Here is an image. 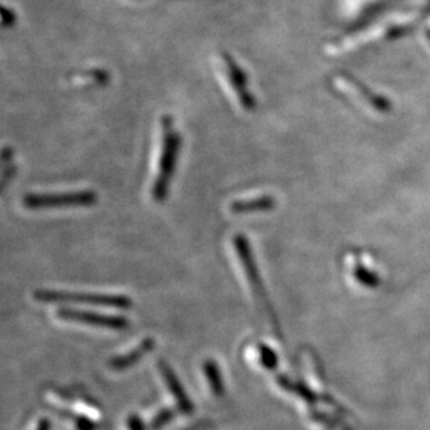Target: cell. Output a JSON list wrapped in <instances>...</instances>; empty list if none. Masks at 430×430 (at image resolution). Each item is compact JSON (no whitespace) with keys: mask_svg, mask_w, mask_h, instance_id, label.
<instances>
[{"mask_svg":"<svg viewBox=\"0 0 430 430\" xmlns=\"http://www.w3.org/2000/svg\"><path fill=\"white\" fill-rule=\"evenodd\" d=\"M176 412L170 408L167 409H162L160 412H157V417L152 419L151 422V428L154 430L162 429L164 425H167L173 418H174Z\"/></svg>","mask_w":430,"mask_h":430,"instance_id":"8fae6325","label":"cell"},{"mask_svg":"<svg viewBox=\"0 0 430 430\" xmlns=\"http://www.w3.org/2000/svg\"><path fill=\"white\" fill-rule=\"evenodd\" d=\"M34 297L40 302H76L89 304L98 307H109L125 310L132 305L131 300L124 295H109V294H85V293H63V291H47L40 290L34 293Z\"/></svg>","mask_w":430,"mask_h":430,"instance_id":"7a4b0ae2","label":"cell"},{"mask_svg":"<svg viewBox=\"0 0 430 430\" xmlns=\"http://www.w3.org/2000/svg\"><path fill=\"white\" fill-rule=\"evenodd\" d=\"M35 430H50V424H49V421L45 418V419H40V424H38V426H37V429Z\"/></svg>","mask_w":430,"mask_h":430,"instance_id":"5bb4252c","label":"cell"},{"mask_svg":"<svg viewBox=\"0 0 430 430\" xmlns=\"http://www.w3.org/2000/svg\"><path fill=\"white\" fill-rule=\"evenodd\" d=\"M233 244H234L239 264H241V266H242V269L245 272V276H247V278H248V281H249L254 293L256 295H259V297L264 298L262 283H261V278H259L258 269L255 266V261H254V256H252L248 239L244 235H235Z\"/></svg>","mask_w":430,"mask_h":430,"instance_id":"8992f818","label":"cell"},{"mask_svg":"<svg viewBox=\"0 0 430 430\" xmlns=\"http://www.w3.org/2000/svg\"><path fill=\"white\" fill-rule=\"evenodd\" d=\"M259 358H261V363L264 365V368L266 369H274L277 365V356L274 353L273 350H271L266 346H261L259 347Z\"/></svg>","mask_w":430,"mask_h":430,"instance_id":"7c38bea8","label":"cell"},{"mask_svg":"<svg viewBox=\"0 0 430 430\" xmlns=\"http://www.w3.org/2000/svg\"><path fill=\"white\" fill-rule=\"evenodd\" d=\"M154 347H155V340L145 339L135 350H131L124 355H118L116 358H113L111 361V368L115 370H124V369L132 366L134 363H137L144 355L152 351Z\"/></svg>","mask_w":430,"mask_h":430,"instance_id":"ba28073f","label":"cell"},{"mask_svg":"<svg viewBox=\"0 0 430 430\" xmlns=\"http://www.w3.org/2000/svg\"><path fill=\"white\" fill-rule=\"evenodd\" d=\"M96 196L91 190L67 191V193H47L30 194L24 198V206L30 209H52V208H73L89 206L95 203Z\"/></svg>","mask_w":430,"mask_h":430,"instance_id":"3957f363","label":"cell"},{"mask_svg":"<svg viewBox=\"0 0 430 430\" xmlns=\"http://www.w3.org/2000/svg\"><path fill=\"white\" fill-rule=\"evenodd\" d=\"M159 369H160V373H162V378H163L164 383L167 385V387L171 392V395H173L177 407L180 408V411L184 412V414H191L194 411V405H193L190 397L186 394V391L183 389V386H181L179 378L176 376V373L164 362L159 363Z\"/></svg>","mask_w":430,"mask_h":430,"instance_id":"52a82bcc","label":"cell"},{"mask_svg":"<svg viewBox=\"0 0 430 430\" xmlns=\"http://www.w3.org/2000/svg\"><path fill=\"white\" fill-rule=\"evenodd\" d=\"M273 206V199L268 196H251L234 200L230 205L233 213H255L268 210Z\"/></svg>","mask_w":430,"mask_h":430,"instance_id":"9c48e42d","label":"cell"},{"mask_svg":"<svg viewBox=\"0 0 430 430\" xmlns=\"http://www.w3.org/2000/svg\"><path fill=\"white\" fill-rule=\"evenodd\" d=\"M128 428L130 430H145L144 424L141 422V419L137 415H131L128 418Z\"/></svg>","mask_w":430,"mask_h":430,"instance_id":"4fadbf2b","label":"cell"},{"mask_svg":"<svg viewBox=\"0 0 430 430\" xmlns=\"http://www.w3.org/2000/svg\"><path fill=\"white\" fill-rule=\"evenodd\" d=\"M219 64H220V69H222V73L225 76L227 86L232 89V92L234 95L237 103L242 109H247V111L252 109L255 105V101L248 89V79L244 74V72L241 70V67L227 53L220 55Z\"/></svg>","mask_w":430,"mask_h":430,"instance_id":"277c9868","label":"cell"},{"mask_svg":"<svg viewBox=\"0 0 430 430\" xmlns=\"http://www.w3.org/2000/svg\"><path fill=\"white\" fill-rule=\"evenodd\" d=\"M203 373L206 376V380L209 383L210 391L216 395V397H222L225 394V383L220 375V370L217 368V363L212 359L205 361L203 363Z\"/></svg>","mask_w":430,"mask_h":430,"instance_id":"30bf717a","label":"cell"},{"mask_svg":"<svg viewBox=\"0 0 430 430\" xmlns=\"http://www.w3.org/2000/svg\"><path fill=\"white\" fill-rule=\"evenodd\" d=\"M57 316L63 320L89 324V326H95V327L113 329V330H121V329H125L128 326V320L125 317H121V316L84 312V311H76V310H70V308L59 310Z\"/></svg>","mask_w":430,"mask_h":430,"instance_id":"5b68a950","label":"cell"},{"mask_svg":"<svg viewBox=\"0 0 430 430\" xmlns=\"http://www.w3.org/2000/svg\"><path fill=\"white\" fill-rule=\"evenodd\" d=\"M157 140V155L154 162V174L151 184V196L160 202L169 193V186L176 169L177 157L180 152L181 137L176 131L173 120L170 116L160 118Z\"/></svg>","mask_w":430,"mask_h":430,"instance_id":"6da1fadb","label":"cell"}]
</instances>
